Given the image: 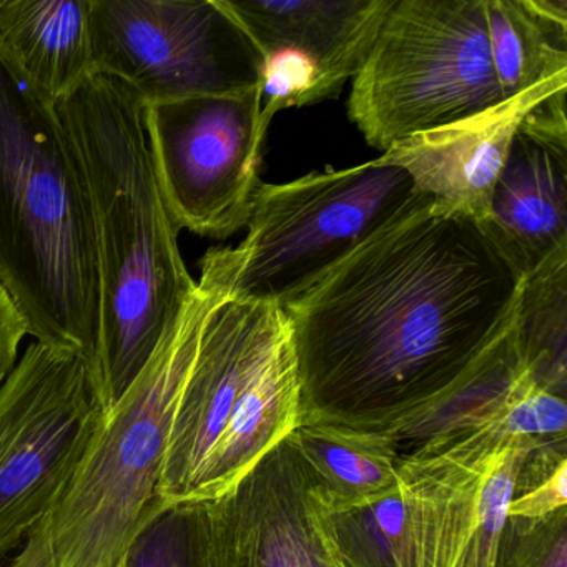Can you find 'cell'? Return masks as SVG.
<instances>
[{"label":"cell","instance_id":"obj_1","mask_svg":"<svg viewBox=\"0 0 567 567\" xmlns=\"http://www.w3.org/2000/svg\"><path fill=\"white\" fill-rule=\"evenodd\" d=\"M526 277L489 221L433 204L374 235L284 308L298 424L400 426L506 340Z\"/></svg>","mask_w":567,"mask_h":567},{"label":"cell","instance_id":"obj_2","mask_svg":"<svg viewBox=\"0 0 567 567\" xmlns=\"http://www.w3.org/2000/svg\"><path fill=\"white\" fill-rule=\"evenodd\" d=\"M87 184L101 285L95 386L111 410L144 370L197 281L182 258L144 125V102L92 75L59 102Z\"/></svg>","mask_w":567,"mask_h":567},{"label":"cell","instance_id":"obj_3","mask_svg":"<svg viewBox=\"0 0 567 567\" xmlns=\"http://www.w3.org/2000/svg\"><path fill=\"white\" fill-rule=\"evenodd\" d=\"M0 287L29 337L78 353L95 381L101 285L84 172L58 107L2 52Z\"/></svg>","mask_w":567,"mask_h":567},{"label":"cell","instance_id":"obj_4","mask_svg":"<svg viewBox=\"0 0 567 567\" xmlns=\"http://www.w3.org/2000/svg\"><path fill=\"white\" fill-rule=\"evenodd\" d=\"M215 287L162 467L164 507L234 489L300 423V384L281 308Z\"/></svg>","mask_w":567,"mask_h":567},{"label":"cell","instance_id":"obj_5","mask_svg":"<svg viewBox=\"0 0 567 567\" xmlns=\"http://www.w3.org/2000/svg\"><path fill=\"white\" fill-rule=\"evenodd\" d=\"M215 287L197 290L151 360L107 410L84 460L51 513L12 556L11 567H125L155 514L175 413L197 353Z\"/></svg>","mask_w":567,"mask_h":567},{"label":"cell","instance_id":"obj_6","mask_svg":"<svg viewBox=\"0 0 567 567\" xmlns=\"http://www.w3.org/2000/svg\"><path fill=\"white\" fill-rule=\"evenodd\" d=\"M427 204L408 172L383 157L261 184L245 240L207 251L200 275L228 297L284 310L374 235Z\"/></svg>","mask_w":567,"mask_h":567},{"label":"cell","instance_id":"obj_7","mask_svg":"<svg viewBox=\"0 0 567 567\" xmlns=\"http://www.w3.org/2000/svg\"><path fill=\"white\" fill-rule=\"evenodd\" d=\"M503 102L486 0H394L353 79L348 114L384 154Z\"/></svg>","mask_w":567,"mask_h":567},{"label":"cell","instance_id":"obj_8","mask_svg":"<svg viewBox=\"0 0 567 567\" xmlns=\"http://www.w3.org/2000/svg\"><path fill=\"white\" fill-rule=\"evenodd\" d=\"M105 413L84 358L29 344L0 384V559L61 499Z\"/></svg>","mask_w":567,"mask_h":567},{"label":"cell","instance_id":"obj_9","mask_svg":"<svg viewBox=\"0 0 567 567\" xmlns=\"http://www.w3.org/2000/svg\"><path fill=\"white\" fill-rule=\"evenodd\" d=\"M97 75L144 104L260 87L264 55L221 0H91Z\"/></svg>","mask_w":567,"mask_h":567},{"label":"cell","instance_id":"obj_10","mask_svg":"<svg viewBox=\"0 0 567 567\" xmlns=\"http://www.w3.org/2000/svg\"><path fill=\"white\" fill-rule=\"evenodd\" d=\"M260 87L144 104L152 164L172 218L200 237L247 227L261 182Z\"/></svg>","mask_w":567,"mask_h":567},{"label":"cell","instance_id":"obj_11","mask_svg":"<svg viewBox=\"0 0 567 567\" xmlns=\"http://www.w3.org/2000/svg\"><path fill=\"white\" fill-rule=\"evenodd\" d=\"M539 447L474 433L434 456L401 460L408 501L404 567H496L520 467Z\"/></svg>","mask_w":567,"mask_h":567},{"label":"cell","instance_id":"obj_12","mask_svg":"<svg viewBox=\"0 0 567 567\" xmlns=\"http://www.w3.org/2000/svg\"><path fill=\"white\" fill-rule=\"evenodd\" d=\"M207 511L212 567H337L315 524L310 476L287 440Z\"/></svg>","mask_w":567,"mask_h":567},{"label":"cell","instance_id":"obj_13","mask_svg":"<svg viewBox=\"0 0 567 567\" xmlns=\"http://www.w3.org/2000/svg\"><path fill=\"white\" fill-rule=\"evenodd\" d=\"M567 89L524 117L494 185L487 221L529 275L567 250Z\"/></svg>","mask_w":567,"mask_h":567},{"label":"cell","instance_id":"obj_14","mask_svg":"<svg viewBox=\"0 0 567 567\" xmlns=\"http://www.w3.org/2000/svg\"><path fill=\"white\" fill-rule=\"evenodd\" d=\"M560 89H567V78L537 85L460 124L400 142L381 157L406 171L414 188L437 210L487 220L517 127Z\"/></svg>","mask_w":567,"mask_h":567},{"label":"cell","instance_id":"obj_15","mask_svg":"<svg viewBox=\"0 0 567 567\" xmlns=\"http://www.w3.org/2000/svg\"><path fill=\"white\" fill-rule=\"evenodd\" d=\"M260 54L287 52L331 99L363 68L394 0H221Z\"/></svg>","mask_w":567,"mask_h":567},{"label":"cell","instance_id":"obj_16","mask_svg":"<svg viewBox=\"0 0 567 567\" xmlns=\"http://www.w3.org/2000/svg\"><path fill=\"white\" fill-rule=\"evenodd\" d=\"M0 52L58 105L95 75L91 0H0Z\"/></svg>","mask_w":567,"mask_h":567},{"label":"cell","instance_id":"obj_17","mask_svg":"<svg viewBox=\"0 0 567 567\" xmlns=\"http://www.w3.org/2000/svg\"><path fill=\"white\" fill-rule=\"evenodd\" d=\"M527 380L529 371L513 328L506 340L453 390L384 433L396 443L400 460L434 456L477 431L496 434L511 400Z\"/></svg>","mask_w":567,"mask_h":567},{"label":"cell","instance_id":"obj_18","mask_svg":"<svg viewBox=\"0 0 567 567\" xmlns=\"http://www.w3.org/2000/svg\"><path fill=\"white\" fill-rule=\"evenodd\" d=\"M315 489L331 506H354L400 487V454L384 431L298 424L287 436Z\"/></svg>","mask_w":567,"mask_h":567},{"label":"cell","instance_id":"obj_19","mask_svg":"<svg viewBox=\"0 0 567 567\" xmlns=\"http://www.w3.org/2000/svg\"><path fill=\"white\" fill-rule=\"evenodd\" d=\"M486 19L504 101L567 78V0H486Z\"/></svg>","mask_w":567,"mask_h":567},{"label":"cell","instance_id":"obj_20","mask_svg":"<svg viewBox=\"0 0 567 567\" xmlns=\"http://www.w3.org/2000/svg\"><path fill=\"white\" fill-rule=\"evenodd\" d=\"M310 497L315 524L334 566H406L408 501L401 484L368 503L331 506L310 477Z\"/></svg>","mask_w":567,"mask_h":567},{"label":"cell","instance_id":"obj_21","mask_svg":"<svg viewBox=\"0 0 567 567\" xmlns=\"http://www.w3.org/2000/svg\"><path fill=\"white\" fill-rule=\"evenodd\" d=\"M514 331L530 380L566 400L567 250L527 275Z\"/></svg>","mask_w":567,"mask_h":567},{"label":"cell","instance_id":"obj_22","mask_svg":"<svg viewBox=\"0 0 567 567\" xmlns=\"http://www.w3.org/2000/svg\"><path fill=\"white\" fill-rule=\"evenodd\" d=\"M125 567H212L207 503L155 514L132 544Z\"/></svg>","mask_w":567,"mask_h":567},{"label":"cell","instance_id":"obj_23","mask_svg":"<svg viewBox=\"0 0 567 567\" xmlns=\"http://www.w3.org/2000/svg\"><path fill=\"white\" fill-rule=\"evenodd\" d=\"M496 567H567V507L537 519L507 517Z\"/></svg>","mask_w":567,"mask_h":567},{"label":"cell","instance_id":"obj_24","mask_svg":"<svg viewBox=\"0 0 567 567\" xmlns=\"http://www.w3.org/2000/svg\"><path fill=\"white\" fill-rule=\"evenodd\" d=\"M28 334L21 313L0 287V384L18 363L19 348Z\"/></svg>","mask_w":567,"mask_h":567},{"label":"cell","instance_id":"obj_25","mask_svg":"<svg viewBox=\"0 0 567 567\" xmlns=\"http://www.w3.org/2000/svg\"><path fill=\"white\" fill-rule=\"evenodd\" d=\"M12 556H14V554H11V556L8 557H2V559H0V567H11Z\"/></svg>","mask_w":567,"mask_h":567}]
</instances>
